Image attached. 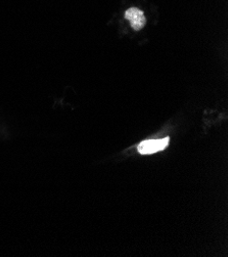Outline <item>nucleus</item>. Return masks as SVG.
Wrapping results in <instances>:
<instances>
[{
  "label": "nucleus",
  "instance_id": "1",
  "mask_svg": "<svg viewBox=\"0 0 228 257\" xmlns=\"http://www.w3.org/2000/svg\"><path fill=\"white\" fill-rule=\"evenodd\" d=\"M169 138L161 139V140H149L144 141L138 146V152L143 155H147V154H153L159 151L164 150L169 145Z\"/></svg>",
  "mask_w": 228,
  "mask_h": 257
},
{
  "label": "nucleus",
  "instance_id": "2",
  "mask_svg": "<svg viewBox=\"0 0 228 257\" xmlns=\"http://www.w3.org/2000/svg\"><path fill=\"white\" fill-rule=\"evenodd\" d=\"M125 18L130 22L131 27L135 31L141 30L146 24V18L144 13L137 8L128 9L125 12Z\"/></svg>",
  "mask_w": 228,
  "mask_h": 257
}]
</instances>
